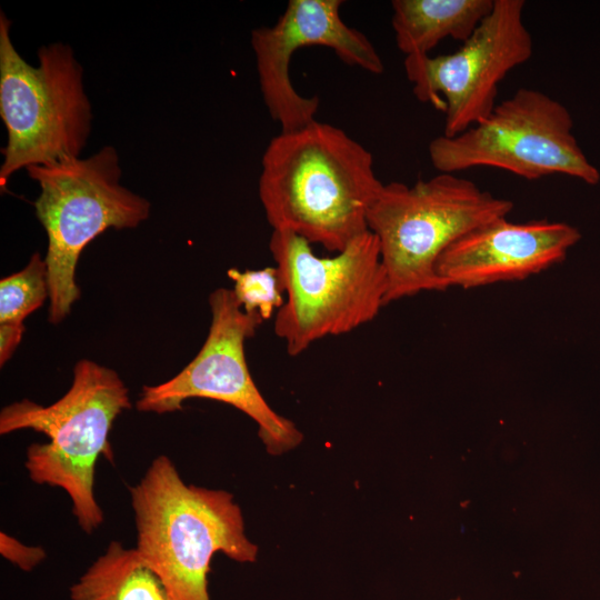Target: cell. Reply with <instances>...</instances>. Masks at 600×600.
Masks as SVG:
<instances>
[{
	"mask_svg": "<svg viewBox=\"0 0 600 600\" xmlns=\"http://www.w3.org/2000/svg\"><path fill=\"white\" fill-rule=\"evenodd\" d=\"M383 184L367 148L342 129L314 120L270 140L259 198L272 230L337 253L368 231V212Z\"/></svg>",
	"mask_w": 600,
	"mask_h": 600,
	"instance_id": "6da1fadb",
	"label": "cell"
},
{
	"mask_svg": "<svg viewBox=\"0 0 600 600\" xmlns=\"http://www.w3.org/2000/svg\"><path fill=\"white\" fill-rule=\"evenodd\" d=\"M137 551L176 600H210L208 573L216 552L240 563L257 560L240 507L224 490L187 484L173 461L157 457L130 487Z\"/></svg>",
	"mask_w": 600,
	"mask_h": 600,
	"instance_id": "7a4b0ae2",
	"label": "cell"
},
{
	"mask_svg": "<svg viewBox=\"0 0 600 600\" xmlns=\"http://www.w3.org/2000/svg\"><path fill=\"white\" fill-rule=\"evenodd\" d=\"M130 408L129 390L118 373L83 359L74 366L70 389L54 403L44 407L23 399L0 412L1 434L31 429L47 436V442L28 447L24 467L34 483L68 493L86 533L104 521L94 497L96 464L110 453L116 418Z\"/></svg>",
	"mask_w": 600,
	"mask_h": 600,
	"instance_id": "3957f363",
	"label": "cell"
},
{
	"mask_svg": "<svg viewBox=\"0 0 600 600\" xmlns=\"http://www.w3.org/2000/svg\"><path fill=\"white\" fill-rule=\"evenodd\" d=\"M513 203L457 173L439 172L413 186L383 184L367 223L379 242L387 278L386 304L426 291H444L436 266L470 231L508 217Z\"/></svg>",
	"mask_w": 600,
	"mask_h": 600,
	"instance_id": "277c9868",
	"label": "cell"
},
{
	"mask_svg": "<svg viewBox=\"0 0 600 600\" xmlns=\"http://www.w3.org/2000/svg\"><path fill=\"white\" fill-rule=\"evenodd\" d=\"M11 22L0 12V116L7 130L0 187L31 166L80 157L91 132L92 108L83 68L72 48L53 42L38 49L29 64L10 37Z\"/></svg>",
	"mask_w": 600,
	"mask_h": 600,
	"instance_id": "5b68a950",
	"label": "cell"
},
{
	"mask_svg": "<svg viewBox=\"0 0 600 600\" xmlns=\"http://www.w3.org/2000/svg\"><path fill=\"white\" fill-rule=\"evenodd\" d=\"M269 249L284 292L273 329L289 356L353 331L387 306L379 242L369 230L332 257L316 256L311 243L284 230H272Z\"/></svg>",
	"mask_w": 600,
	"mask_h": 600,
	"instance_id": "8992f818",
	"label": "cell"
},
{
	"mask_svg": "<svg viewBox=\"0 0 600 600\" xmlns=\"http://www.w3.org/2000/svg\"><path fill=\"white\" fill-rule=\"evenodd\" d=\"M40 187L36 214L48 237L49 321L61 322L79 299L76 269L82 250L109 228L132 229L150 214V202L121 184L114 147L26 169Z\"/></svg>",
	"mask_w": 600,
	"mask_h": 600,
	"instance_id": "52a82bcc",
	"label": "cell"
},
{
	"mask_svg": "<svg viewBox=\"0 0 600 600\" xmlns=\"http://www.w3.org/2000/svg\"><path fill=\"white\" fill-rule=\"evenodd\" d=\"M572 129L566 106L542 91L521 88L467 130L432 139L429 158L439 172L489 167L527 180L564 174L594 186L600 171L588 160Z\"/></svg>",
	"mask_w": 600,
	"mask_h": 600,
	"instance_id": "ba28073f",
	"label": "cell"
},
{
	"mask_svg": "<svg viewBox=\"0 0 600 600\" xmlns=\"http://www.w3.org/2000/svg\"><path fill=\"white\" fill-rule=\"evenodd\" d=\"M211 323L197 356L173 378L142 389L137 409L158 414L181 410L192 398L228 403L250 417L268 453L279 456L298 447L303 436L296 424L277 413L257 388L246 360V340L263 322L243 311L230 289L209 297Z\"/></svg>",
	"mask_w": 600,
	"mask_h": 600,
	"instance_id": "9c48e42d",
	"label": "cell"
},
{
	"mask_svg": "<svg viewBox=\"0 0 600 600\" xmlns=\"http://www.w3.org/2000/svg\"><path fill=\"white\" fill-rule=\"evenodd\" d=\"M523 9V0H494L490 13L457 51L406 57L414 97L444 112L443 136L453 137L486 118L497 104L502 79L531 58L533 40Z\"/></svg>",
	"mask_w": 600,
	"mask_h": 600,
	"instance_id": "30bf717a",
	"label": "cell"
},
{
	"mask_svg": "<svg viewBox=\"0 0 600 600\" xmlns=\"http://www.w3.org/2000/svg\"><path fill=\"white\" fill-rule=\"evenodd\" d=\"M342 3L341 0H290L272 27L251 31L261 94L281 131H292L317 120L319 98L301 96L290 79V61L300 48L323 46L349 66L373 74L383 72V61L372 42L341 19Z\"/></svg>",
	"mask_w": 600,
	"mask_h": 600,
	"instance_id": "8fae6325",
	"label": "cell"
},
{
	"mask_svg": "<svg viewBox=\"0 0 600 600\" xmlns=\"http://www.w3.org/2000/svg\"><path fill=\"white\" fill-rule=\"evenodd\" d=\"M580 238V231L566 222L514 223L503 217L449 246L436 270L447 289L520 281L562 262Z\"/></svg>",
	"mask_w": 600,
	"mask_h": 600,
	"instance_id": "7c38bea8",
	"label": "cell"
},
{
	"mask_svg": "<svg viewBox=\"0 0 600 600\" xmlns=\"http://www.w3.org/2000/svg\"><path fill=\"white\" fill-rule=\"evenodd\" d=\"M391 24L398 49L429 54L440 41L464 42L490 13L494 0H393Z\"/></svg>",
	"mask_w": 600,
	"mask_h": 600,
	"instance_id": "4fadbf2b",
	"label": "cell"
},
{
	"mask_svg": "<svg viewBox=\"0 0 600 600\" xmlns=\"http://www.w3.org/2000/svg\"><path fill=\"white\" fill-rule=\"evenodd\" d=\"M71 600H176L137 549L111 541L70 587Z\"/></svg>",
	"mask_w": 600,
	"mask_h": 600,
	"instance_id": "5bb4252c",
	"label": "cell"
},
{
	"mask_svg": "<svg viewBox=\"0 0 600 600\" xmlns=\"http://www.w3.org/2000/svg\"><path fill=\"white\" fill-rule=\"evenodd\" d=\"M47 297V263L34 253L22 270L0 281V323H23Z\"/></svg>",
	"mask_w": 600,
	"mask_h": 600,
	"instance_id": "9a60e30c",
	"label": "cell"
},
{
	"mask_svg": "<svg viewBox=\"0 0 600 600\" xmlns=\"http://www.w3.org/2000/svg\"><path fill=\"white\" fill-rule=\"evenodd\" d=\"M227 274L233 281L232 291L244 312L260 314L266 321L282 307L284 292L276 266L244 271L232 268Z\"/></svg>",
	"mask_w": 600,
	"mask_h": 600,
	"instance_id": "2e32d148",
	"label": "cell"
},
{
	"mask_svg": "<svg viewBox=\"0 0 600 600\" xmlns=\"http://www.w3.org/2000/svg\"><path fill=\"white\" fill-rule=\"evenodd\" d=\"M0 553L6 560L27 572L33 570L47 557L43 548L26 546L3 531L0 532Z\"/></svg>",
	"mask_w": 600,
	"mask_h": 600,
	"instance_id": "e0dca14e",
	"label": "cell"
},
{
	"mask_svg": "<svg viewBox=\"0 0 600 600\" xmlns=\"http://www.w3.org/2000/svg\"><path fill=\"white\" fill-rule=\"evenodd\" d=\"M24 332L23 323H0V363L3 366L14 352Z\"/></svg>",
	"mask_w": 600,
	"mask_h": 600,
	"instance_id": "ac0fdd59",
	"label": "cell"
},
{
	"mask_svg": "<svg viewBox=\"0 0 600 600\" xmlns=\"http://www.w3.org/2000/svg\"><path fill=\"white\" fill-rule=\"evenodd\" d=\"M453 600H461L460 598L453 599Z\"/></svg>",
	"mask_w": 600,
	"mask_h": 600,
	"instance_id": "d6986e66",
	"label": "cell"
}]
</instances>
